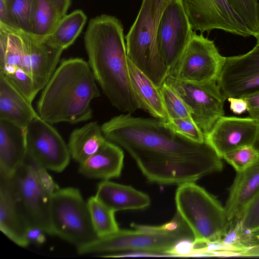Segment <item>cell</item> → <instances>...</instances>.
I'll return each mask as SVG.
<instances>
[{
    "label": "cell",
    "instance_id": "obj_25",
    "mask_svg": "<svg viewBox=\"0 0 259 259\" xmlns=\"http://www.w3.org/2000/svg\"><path fill=\"white\" fill-rule=\"evenodd\" d=\"M87 17L81 10H76L61 18L52 34L46 39L65 50L76 40L86 23Z\"/></svg>",
    "mask_w": 259,
    "mask_h": 259
},
{
    "label": "cell",
    "instance_id": "obj_33",
    "mask_svg": "<svg viewBox=\"0 0 259 259\" xmlns=\"http://www.w3.org/2000/svg\"><path fill=\"white\" fill-rule=\"evenodd\" d=\"M164 122L175 132L191 140L199 143L205 141L203 132L192 119L175 118Z\"/></svg>",
    "mask_w": 259,
    "mask_h": 259
},
{
    "label": "cell",
    "instance_id": "obj_42",
    "mask_svg": "<svg viewBox=\"0 0 259 259\" xmlns=\"http://www.w3.org/2000/svg\"><path fill=\"white\" fill-rule=\"evenodd\" d=\"M255 37L256 39L257 44H259V31H258L257 34L256 35V36Z\"/></svg>",
    "mask_w": 259,
    "mask_h": 259
},
{
    "label": "cell",
    "instance_id": "obj_40",
    "mask_svg": "<svg viewBox=\"0 0 259 259\" xmlns=\"http://www.w3.org/2000/svg\"><path fill=\"white\" fill-rule=\"evenodd\" d=\"M56 7L62 17L67 14L71 5V0H50Z\"/></svg>",
    "mask_w": 259,
    "mask_h": 259
},
{
    "label": "cell",
    "instance_id": "obj_24",
    "mask_svg": "<svg viewBox=\"0 0 259 259\" xmlns=\"http://www.w3.org/2000/svg\"><path fill=\"white\" fill-rule=\"evenodd\" d=\"M107 140L96 121L74 129L67 144L71 157L79 164L96 153Z\"/></svg>",
    "mask_w": 259,
    "mask_h": 259
},
{
    "label": "cell",
    "instance_id": "obj_4",
    "mask_svg": "<svg viewBox=\"0 0 259 259\" xmlns=\"http://www.w3.org/2000/svg\"><path fill=\"white\" fill-rule=\"evenodd\" d=\"M172 0H142L137 17L125 37L130 60L158 88L169 74L160 54L157 31L162 15Z\"/></svg>",
    "mask_w": 259,
    "mask_h": 259
},
{
    "label": "cell",
    "instance_id": "obj_31",
    "mask_svg": "<svg viewBox=\"0 0 259 259\" xmlns=\"http://www.w3.org/2000/svg\"><path fill=\"white\" fill-rule=\"evenodd\" d=\"M160 90L168 120L175 118L192 119L190 109L172 88L164 81Z\"/></svg>",
    "mask_w": 259,
    "mask_h": 259
},
{
    "label": "cell",
    "instance_id": "obj_17",
    "mask_svg": "<svg viewBox=\"0 0 259 259\" xmlns=\"http://www.w3.org/2000/svg\"><path fill=\"white\" fill-rule=\"evenodd\" d=\"M28 226L14 196L8 178L0 175V230L16 244L25 247L29 244L26 237Z\"/></svg>",
    "mask_w": 259,
    "mask_h": 259
},
{
    "label": "cell",
    "instance_id": "obj_15",
    "mask_svg": "<svg viewBox=\"0 0 259 259\" xmlns=\"http://www.w3.org/2000/svg\"><path fill=\"white\" fill-rule=\"evenodd\" d=\"M217 82L227 99L258 92L259 44L244 54L226 57Z\"/></svg>",
    "mask_w": 259,
    "mask_h": 259
},
{
    "label": "cell",
    "instance_id": "obj_8",
    "mask_svg": "<svg viewBox=\"0 0 259 259\" xmlns=\"http://www.w3.org/2000/svg\"><path fill=\"white\" fill-rule=\"evenodd\" d=\"M6 177L29 225L38 227L52 235L50 203L52 195L59 187L48 170L26 156L24 162L14 174Z\"/></svg>",
    "mask_w": 259,
    "mask_h": 259
},
{
    "label": "cell",
    "instance_id": "obj_35",
    "mask_svg": "<svg viewBox=\"0 0 259 259\" xmlns=\"http://www.w3.org/2000/svg\"><path fill=\"white\" fill-rule=\"evenodd\" d=\"M194 251V239L184 238L178 241L169 252L175 257L192 256Z\"/></svg>",
    "mask_w": 259,
    "mask_h": 259
},
{
    "label": "cell",
    "instance_id": "obj_39",
    "mask_svg": "<svg viewBox=\"0 0 259 259\" xmlns=\"http://www.w3.org/2000/svg\"><path fill=\"white\" fill-rule=\"evenodd\" d=\"M0 23L11 27L6 0H0Z\"/></svg>",
    "mask_w": 259,
    "mask_h": 259
},
{
    "label": "cell",
    "instance_id": "obj_9",
    "mask_svg": "<svg viewBox=\"0 0 259 259\" xmlns=\"http://www.w3.org/2000/svg\"><path fill=\"white\" fill-rule=\"evenodd\" d=\"M52 235L74 245L76 248L95 240L87 201L76 188H59L52 195L49 207Z\"/></svg>",
    "mask_w": 259,
    "mask_h": 259
},
{
    "label": "cell",
    "instance_id": "obj_30",
    "mask_svg": "<svg viewBox=\"0 0 259 259\" xmlns=\"http://www.w3.org/2000/svg\"><path fill=\"white\" fill-rule=\"evenodd\" d=\"M239 15L251 34L255 37L259 31V2L258 0H226Z\"/></svg>",
    "mask_w": 259,
    "mask_h": 259
},
{
    "label": "cell",
    "instance_id": "obj_5",
    "mask_svg": "<svg viewBox=\"0 0 259 259\" xmlns=\"http://www.w3.org/2000/svg\"><path fill=\"white\" fill-rule=\"evenodd\" d=\"M132 227L134 230L119 229L110 235L98 237L77 248V253L80 255L98 254L104 257L109 254L134 251L169 253L180 240L194 239L186 223L175 230L168 229L165 224L159 226L132 224Z\"/></svg>",
    "mask_w": 259,
    "mask_h": 259
},
{
    "label": "cell",
    "instance_id": "obj_23",
    "mask_svg": "<svg viewBox=\"0 0 259 259\" xmlns=\"http://www.w3.org/2000/svg\"><path fill=\"white\" fill-rule=\"evenodd\" d=\"M128 63L132 84L140 109L148 113L152 117L167 121L168 116L160 88L128 58Z\"/></svg>",
    "mask_w": 259,
    "mask_h": 259
},
{
    "label": "cell",
    "instance_id": "obj_27",
    "mask_svg": "<svg viewBox=\"0 0 259 259\" xmlns=\"http://www.w3.org/2000/svg\"><path fill=\"white\" fill-rule=\"evenodd\" d=\"M87 204L92 223L98 237L110 235L120 229L115 218V212L95 195L88 199Z\"/></svg>",
    "mask_w": 259,
    "mask_h": 259
},
{
    "label": "cell",
    "instance_id": "obj_10",
    "mask_svg": "<svg viewBox=\"0 0 259 259\" xmlns=\"http://www.w3.org/2000/svg\"><path fill=\"white\" fill-rule=\"evenodd\" d=\"M225 58L220 53L213 40L194 31L168 75L179 80L192 82L217 81Z\"/></svg>",
    "mask_w": 259,
    "mask_h": 259
},
{
    "label": "cell",
    "instance_id": "obj_12",
    "mask_svg": "<svg viewBox=\"0 0 259 259\" xmlns=\"http://www.w3.org/2000/svg\"><path fill=\"white\" fill-rule=\"evenodd\" d=\"M51 124L38 114L25 128L27 156L47 170L61 172L71 156L68 145Z\"/></svg>",
    "mask_w": 259,
    "mask_h": 259
},
{
    "label": "cell",
    "instance_id": "obj_20",
    "mask_svg": "<svg viewBox=\"0 0 259 259\" xmlns=\"http://www.w3.org/2000/svg\"><path fill=\"white\" fill-rule=\"evenodd\" d=\"M259 193V157L250 166L237 171L225 206L230 222L239 219L248 204Z\"/></svg>",
    "mask_w": 259,
    "mask_h": 259
},
{
    "label": "cell",
    "instance_id": "obj_29",
    "mask_svg": "<svg viewBox=\"0 0 259 259\" xmlns=\"http://www.w3.org/2000/svg\"><path fill=\"white\" fill-rule=\"evenodd\" d=\"M0 74L28 101L32 103L39 92L32 78L22 69L13 66L0 68Z\"/></svg>",
    "mask_w": 259,
    "mask_h": 259
},
{
    "label": "cell",
    "instance_id": "obj_11",
    "mask_svg": "<svg viewBox=\"0 0 259 259\" xmlns=\"http://www.w3.org/2000/svg\"><path fill=\"white\" fill-rule=\"evenodd\" d=\"M165 81L178 93L190 109L193 120L205 136L215 122L224 116L226 97L216 81L192 82L169 75Z\"/></svg>",
    "mask_w": 259,
    "mask_h": 259
},
{
    "label": "cell",
    "instance_id": "obj_14",
    "mask_svg": "<svg viewBox=\"0 0 259 259\" xmlns=\"http://www.w3.org/2000/svg\"><path fill=\"white\" fill-rule=\"evenodd\" d=\"M194 32L183 1L172 0L162 15L157 31L159 49L169 71L179 61Z\"/></svg>",
    "mask_w": 259,
    "mask_h": 259
},
{
    "label": "cell",
    "instance_id": "obj_26",
    "mask_svg": "<svg viewBox=\"0 0 259 259\" xmlns=\"http://www.w3.org/2000/svg\"><path fill=\"white\" fill-rule=\"evenodd\" d=\"M61 18L50 0H38L30 33L37 38L46 39L52 34Z\"/></svg>",
    "mask_w": 259,
    "mask_h": 259
},
{
    "label": "cell",
    "instance_id": "obj_43",
    "mask_svg": "<svg viewBox=\"0 0 259 259\" xmlns=\"http://www.w3.org/2000/svg\"><path fill=\"white\" fill-rule=\"evenodd\" d=\"M258 2H259V0H258Z\"/></svg>",
    "mask_w": 259,
    "mask_h": 259
},
{
    "label": "cell",
    "instance_id": "obj_19",
    "mask_svg": "<svg viewBox=\"0 0 259 259\" xmlns=\"http://www.w3.org/2000/svg\"><path fill=\"white\" fill-rule=\"evenodd\" d=\"M122 149L107 140L94 154L79 164L80 175L102 181L120 177L123 166Z\"/></svg>",
    "mask_w": 259,
    "mask_h": 259
},
{
    "label": "cell",
    "instance_id": "obj_21",
    "mask_svg": "<svg viewBox=\"0 0 259 259\" xmlns=\"http://www.w3.org/2000/svg\"><path fill=\"white\" fill-rule=\"evenodd\" d=\"M95 196L114 212L143 209L151 204V199L147 194L130 186L109 180L98 184Z\"/></svg>",
    "mask_w": 259,
    "mask_h": 259
},
{
    "label": "cell",
    "instance_id": "obj_1",
    "mask_svg": "<svg viewBox=\"0 0 259 259\" xmlns=\"http://www.w3.org/2000/svg\"><path fill=\"white\" fill-rule=\"evenodd\" d=\"M101 126L106 139L127 152L149 182L179 185L223 169L222 158L206 141L191 140L160 119L122 114Z\"/></svg>",
    "mask_w": 259,
    "mask_h": 259
},
{
    "label": "cell",
    "instance_id": "obj_6",
    "mask_svg": "<svg viewBox=\"0 0 259 259\" xmlns=\"http://www.w3.org/2000/svg\"><path fill=\"white\" fill-rule=\"evenodd\" d=\"M7 27V39L0 45V68L13 66L22 69L39 91L42 90L57 69L64 50L46 39Z\"/></svg>",
    "mask_w": 259,
    "mask_h": 259
},
{
    "label": "cell",
    "instance_id": "obj_34",
    "mask_svg": "<svg viewBox=\"0 0 259 259\" xmlns=\"http://www.w3.org/2000/svg\"><path fill=\"white\" fill-rule=\"evenodd\" d=\"M239 220L246 232L259 233V193L248 204Z\"/></svg>",
    "mask_w": 259,
    "mask_h": 259
},
{
    "label": "cell",
    "instance_id": "obj_38",
    "mask_svg": "<svg viewBox=\"0 0 259 259\" xmlns=\"http://www.w3.org/2000/svg\"><path fill=\"white\" fill-rule=\"evenodd\" d=\"M231 110L235 114H241L248 110V104L243 97H231L227 98Z\"/></svg>",
    "mask_w": 259,
    "mask_h": 259
},
{
    "label": "cell",
    "instance_id": "obj_2",
    "mask_svg": "<svg viewBox=\"0 0 259 259\" xmlns=\"http://www.w3.org/2000/svg\"><path fill=\"white\" fill-rule=\"evenodd\" d=\"M84 42L94 77L112 105L130 114L140 109L131 82L121 21L106 14L92 18Z\"/></svg>",
    "mask_w": 259,
    "mask_h": 259
},
{
    "label": "cell",
    "instance_id": "obj_41",
    "mask_svg": "<svg viewBox=\"0 0 259 259\" xmlns=\"http://www.w3.org/2000/svg\"><path fill=\"white\" fill-rule=\"evenodd\" d=\"M252 146L259 153V130H258V134L256 136V139H255L253 144L252 145Z\"/></svg>",
    "mask_w": 259,
    "mask_h": 259
},
{
    "label": "cell",
    "instance_id": "obj_28",
    "mask_svg": "<svg viewBox=\"0 0 259 259\" xmlns=\"http://www.w3.org/2000/svg\"><path fill=\"white\" fill-rule=\"evenodd\" d=\"M11 26L30 33L38 0H6Z\"/></svg>",
    "mask_w": 259,
    "mask_h": 259
},
{
    "label": "cell",
    "instance_id": "obj_36",
    "mask_svg": "<svg viewBox=\"0 0 259 259\" xmlns=\"http://www.w3.org/2000/svg\"><path fill=\"white\" fill-rule=\"evenodd\" d=\"M46 233L40 228L34 225H29L26 229V237L29 242L36 244H41L46 241Z\"/></svg>",
    "mask_w": 259,
    "mask_h": 259
},
{
    "label": "cell",
    "instance_id": "obj_32",
    "mask_svg": "<svg viewBox=\"0 0 259 259\" xmlns=\"http://www.w3.org/2000/svg\"><path fill=\"white\" fill-rule=\"evenodd\" d=\"M259 153L252 145L242 147L225 154L222 157L231 165L236 172L252 165L258 158Z\"/></svg>",
    "mask_w": 259,
    "mask_h": 259
},
{
    "label": "cell",
    "instance_id": "obj_37",
    "mask_svg": "<svg viewBox=\"0 0 259 259\" xmlns=\"http://www.w3.org/2000/svg\"><path fill=\"white\" fill-rule=\"evenodd\" d=\"M248 104L250 117L259 123V92L244 97Z\"/></svg>",
    "mask_w": 259,
    "mask_h": 259
},
{
    "label": "cell",
    "instance_id": "obj_22",
    "mask_svg": "<svg viewBox=\"0 0 259 259\" xmlns=\"http://www.w3.org/2000/svg\"><path fill=\"white\" fill-rule=\"evenodd\" d=\"M37 115L32 103L0 74V119L25 129Z\"/></svg>",
    "mask_w": 259,
    "mask_h": 259
},
{
    "label": "cell",
    "instance_id": "obj_7",
    "mask_svg": "<svg viewBox=\"0 0 259 259\" xmlns=\"http://www.w3.org/2000/svg\"><path fill=\"white\" fill-rule=\"evenodd\" d=\"M177 212L191 230L195 243L220 241L230 222L218 200L195 182L178 185Z\"/></svg>",
    "mask_w": 259,
    "mask_h": 259
},
{
    "label": "cell",
    "instance_id": "obj_16",
    "mask_svg": "<svg viewBox=\"0 0 259 259\" xmlns=\"http://www.w3.org/2000/svg\"><path fill=\"white\" fill-rule=\"evenodd\" d=\"M258 130L259 123L251 117L223 116L205 136V140L222 158L236 149L252 145Z\"/></svg>",
    "mask_w": 259,
    "mask_h": 259
},
{
    "label": "cell",
    "instance_id": "obj_18",
    "mask_svg": "<svg viewBox=\"0 0 259 259\" xmlns=\"http://www.w3.org/2000/svg\"><path fill=\"white\" fill-rule=\"evenodd\" d=\"M27 156L25 129L0 119V175L10 177Z\"/></svg>",
    "mask_w": 259,
    "mask_h": 259
},
{
    "label": "cell",
    "instance_id": "obj_13",
    "mask_svg": "<svg viewBox=\"0 0 259 259\" xmlns=\"http://www.w3.org/2000/svg\"><path fill=\"white\" fill-rule=\"evenodd\" d=\"M194 31L201 33L212 30L248 37L251 35L245 23L226 0H182Z\"/></svg>",
    "mask_w": 259,
    "mask_h": 259
},
{
    "label": "cell",
    "instance_id": "obj_3",
    "mask_svg": "<svg viewBox=\"0 0 259 259\" xmlns=\"http://www.w3.org/2000/svg\"><path fill=\"white\" fill-rule=\"evenodd\" d=\"M88 62L82 58L63 60L42 89L37 113L51 124H76L92 118V101L100 96Z\"/></svg>",
    "mask_w": 259,
    "mask_h": 259
}]
</instances>
